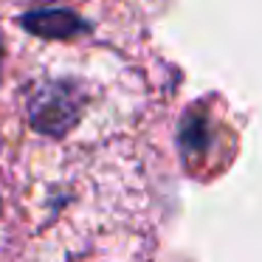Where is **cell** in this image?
Returning a JSON list of instances; mask_svg holds the SVG:
<instances>
[{
	"label": "cell",
	"mask_w": 262,
	"mask_h": 262,
	"mask_svg": "<svg viewBox=\"0 0 262 262\" xmlns=\"http://www.w3.org/2000/svg\"><path fill=\"white\" fill-rule=\"evenodd\" d=\"M82 96L68 82H48L29 99V121L37 130L46 133H65L79 121Z\"/></svg>",
	"instance_id": "obj_1"
},
{
	"label": "cell",
	"mask_w": 262,
	"mask_h": 262,
	"mask_svg": "<svg viewBox=\"0 0 262 262\" xmlns=\"http://www.w3.org/2000/svg\"><path fill=\"white\" fill-rule=\"evenodd\" d=\"M23 26L29 31H34V34H40V37H68V34H74V31L79 29L76 17L68 14V12L29 14V17H23Z\"/></svg>",
	"instance_id": "obj_2"
}]
</instances>
